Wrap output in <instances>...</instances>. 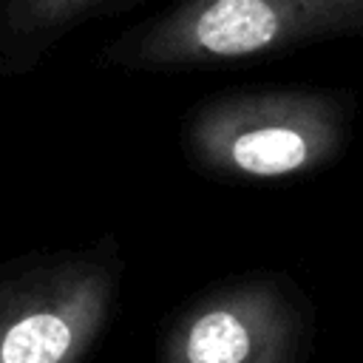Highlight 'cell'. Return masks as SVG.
I'll return each mask as SVG.
<instances>
[{"mask_svg": "<svg viewBox=\"0 0 363 363\" xmlns=\"http://www.w3.org/2000/svg\"><path fill=\"white\" fill-rule=\"evenodd\" d=\"M96 0H14L9 9V20L14 28L40 31V28H57L77 14H82Z\"/></svg>", "mask_w": 363, "mask_h": 363, "instance_id": "cell-5", "label": "cell"}, {"mask_svg": "<svg viewBox=\"0 0 363 363\" xmlns=\"http://www.w3.org/2000/svg\"><path fill=\"white\" fill-rule=\"evenodd\" d=\"M108 250L60 252L0 272V363H91L119 298Z\"/></svg>", "mask_w": 363, "mask_h": 363, "instance_id": "cell-1", "label": "cell"}, {"mask_svg": "<svg viewBox=\"0 0 363 363\" xmlns=\"http://www.w3.org/2000/svg\"><path fill=\"white\" fill-rule=\"evenodd\" d=\"M315 312L281 275L221 281L167 318L156 363H309Z\"/></svg>", "mask_w": 363, "mask_h": 363, "instance_id": "cell-2", "label": "cell"}, {"mask_svg": "<svg viewBox=\"0 0 363 363\" xmlns=\"http://www.w3.org/2000/svg\"><path fill=\"white\" fill-rule=\"evenodd\" d=\"M343 139L326 94H241L204 105L187 133L196 159L227 176L281 179L323 164Z\"/></svg>", "mask_w": 363, "mask_h": 363, "instance_id": "cell-4", "label": "cell"}, {"mask_svg": "<svg viewBox=\"0 0 363 363\" xmlns=\"http://www.w3.org/2000/svg\"><path fill=\"white\" fill-rule=\"evenodd\" d=\"M363 28V0H184L130 48L150 68L210 65Z\"/></svg>", "mask_w": 363, "mask_h": 363, "instance_id": "cell-3", "label": "cell"}]
</instances>
